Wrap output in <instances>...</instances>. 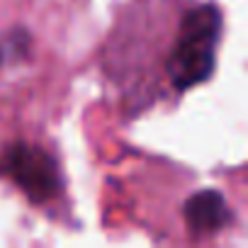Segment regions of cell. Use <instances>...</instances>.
Masks as SVG:
<instances>
[{
	"mask_svg": "<svg viewBox=\"0 0 248 248\" xmlns=\"http://www.w3.org/2000/svg\"><path fill=\"white\" fill-rule=\"evenodd\" d=\"M221 27V13L209 3L192 8L183 17L166 63V73L175 90H190L212 76Z\"/></svg>",
	"mask_w": 248,
	"mask_h": 248,
	"instance_id": "6da1fadb",
	"label": "cell"
},
{
	"mask_svg": "<svg viewBox=\"0 0 248 248\" xmlns=\"http://www.w3.org/2000/svg\"><path fill=\"white\" fill-rule=\"evenodd\" d=\"M0 175L15 183L32 202H49L61 190V170L42 146L15 141L0 154Z\"/></svg>",
	"mask_w": 248,
	"mask_h": 248,
	"instance_id": "7a4b0ae2",
	"label": "cell"
},
{
	"mask_svg": "<svg viewBox=\"0 0 248 248\" xmlns=\"http://www.w3.org/2000/svg\"><path fill=\"white\" fill-rule=\"evenodd\" d=\"M185 221L192 233H217L231 221V207L221 192L202 190L185 202Z\"/></svg>",
	"mask_w": 248,
	"mask_h": 248,
	"instance_id": "3957f363",
	"label": "cell"
},
{
	"mask_svg": "<svg viewBox=\"0 0 248 248\" xmlns=\"http://www.w3.org/2000/svg\"><path fill=\"white\" fill-rule=\"evenodd\" d=\"M30 44H32V39L25 30L3 34L0 37V63L5 66V63H17V61L27 59Z\"/></svg>",
	"mask_w": 248,
	"mask_h": 248,
	"instance_id": "277c9868",
	"label": "cell"
}]
</instances>
